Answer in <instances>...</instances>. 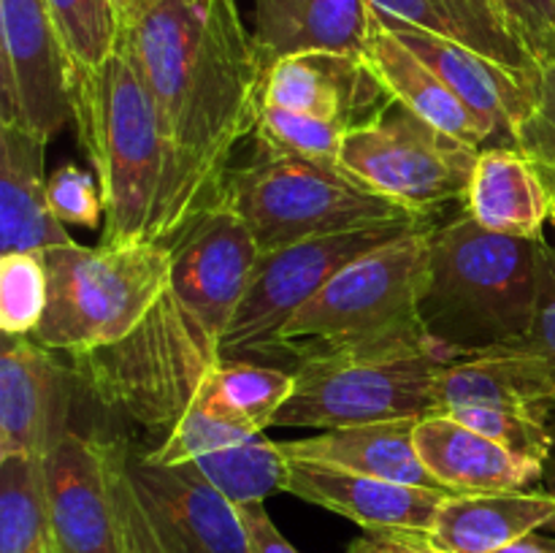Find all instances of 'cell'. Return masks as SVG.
Wrapping results in <instances>:
<instances>
[{
  "instance_id": "6da1fadb",
  "label": "cell",
  "mask_w": 555,
  "mask_h": 553,
  "mask_svg": "<svg viewBox=\"0 0 555 553\" xmlns=\"http://www.w3.org/2000/svg\"><path fill=\"white\" fill-rule=\"evenodd\" d=\"M117 49L144 79L168 146L157 244L217 204L236 146L255 133L266 65L236 0H152Z\"/></svg>"
},
{
  "instance_id": "7a4b0ae2",
  "label": "cell",
  "mask_w": 555,
  "mask_h": 553,
  "mask_svg": "<svg viewBox=\"0 0 555 553\" xmlns=\"http://www.w3.org/2000/svg\"><path fill=\"white\" fill-rule=\"evenodd\" d=\"M168 247L171 280L144 320L117 345L70 356L76 380L103 410L163 437L222 361L260 258L249 226L225 204L201 211Z\"/></svg>"
},
{
  "instance_id": "3957f363",
  "label": "cell",
  "mask_w": 555,
  "mask_h": 553,
  "mask_svg": "<svg viewBox=\"0 0 555 553\" xmlns=\"http://www.w3.org/2000/svg\"><path fill=\"white\" fill-rule=\"evenodd\" d=\"M542 244L488 231L466 211L434 228L417 304L423 334L453 352L520 345L534 320Z\"/></svg>"
},
{
  "instance_id": "277c9868",
  "label": "cell",
  "mask_w": 555,
  "mask_h": 553,
  "mask_svg": "<svg viewBox=\"0 0 555 553\" xmlns=\"http://www.w3.org/2000/svg\"><path fill=\"white\" fill-rule=\"evenodd\" d=\"M68 85L76 136L101 184V244L133 247L155 242L166 198L168 146L144 79L114 49L98 68L70 63Z\"/></svg>"
},
{
  "instance_id": "5b68a950",
  "label": "cell",
  "mask_w": 555,
  "mask_h": 553,
  "mask_svg": "<svg viewBox=\"0 0 555 553\" xmlns=\"http://www.w3.org/2000/svg\"><path fill=\"white\" fill-rule=\"evenodd\" d=\"M453 350L423 331L361 345L304 350L296 385L274 417L282 428H345L437 412V377Z\"/></svg>"
},
{
  "instance_id": "8992f818",
  "label": "cell",
  "mask_w": 555,
  "mask_h": 553,
  "mask_svg": "<svg viewBox=\"0 0 555 553\" xmlns=\"http://www.w3.org/2000/svg\"><path fill=\"white\" fill-rule=\"evenodd\" d=\"M217 204L247 222L260 253L312 236L423 217L374 193L341 163L276 155L263 146L231 166Z\"/></svg>"
},
{
  "instance_id": "52a82bcc",
  "label": "cell",
  "mask_w": 555,
  "mask_h": 553,
  "mask_svg": "<svg viewBox=\"0 0 555 553\" xmlns=\"http://www.w3.org/2000/svg\"><path fill=\"white\" fill-rule=\"evenodd\" d=\"M49 304L33 339L70 356L117 345L144 320L171 280L168 244L54 247L43 253Z\"/></svg>"
},
{
  "instance_id": "ba28073f",
  "label": "cell",
  "mask_w": 555,
  "mask_h": 553,
  "mask_svg": "<svg viewBox=\"0 0 555 553\" xmlns=\"http://www.w3.org/2000/svg\"><path fill=\"white\" fill-rule=\"evenodd\" d=\"M434 226L404 233L347 263L282 331V347L325 350L417 334V304Z\"/></svg>"
},
{
  "instance_id": "9c48e42d",
  "label": "cell",
  "mask_w": 555,
  "mask_h": 553,
  "mask_svg": "<svg viewBox=\"0 0 555 553\" xmlns=\"http://www.w3.org/2000/svg\"><path fill=\"white\" fill-rule=\"evenodd\" d=\"M477 155L480 150L393 101L374 123L345 136L339 163L383 198L431 217L442 204L464 201Z\"/></svg>"
},
{
  "instance_id": "30bf717a",
  "label": "cell",
  "mask_w": 555,
  "mask_h": 553,
  "mask_svg": "<svg viewBox=\"0 0 555 553\" xmlns=\"http://www.w3.org/2000/svg\"><path fill=\"white\" fill-rule=\"evenodd\" d=\"M426 226H431V217H412L385 226L312 236L260 253L253 282L222 342V358L282 350V331L293 314L312 301L347 263Z\"/></svg>"
},
{
  "instance_id": "8fae6325",
  "label": "cell",
  "mask_w": 555,
  "mask_h": 553,
  "mask_svg": "<svg viewBox=\"0 0 555 553\" xmlns=\"http://www.w3.org/2000/svg\"><path fill=\"white\" fill-rule=\"evenodd\" d=\"M68 65L47 0H0V123L47 141L74 123Z\"/></svg>"
},
{
  "instance_id": "7c38bea8",
  "label": "cell",
  "mask_w": 555,
  "mask_h": 553,
  "mask_svg": "<svg viewBox=\"0 0 555 553\" xmlns=\"http://www.w3.org/2000/svg\"><path fill=\"white\" fill-rule=\"evenodd\" d=\"M41 466L54 553H125L112 439L70 428Z\"/></svg>"
},
{
  "instance_id": "4fadbf2b",
  "label": "cell",
  "mask_w": 555,
  "mask_h": 553,
  "mask_svg": "<svg viewBox=\"0 0 555 553\" xmlns=\"http://www.w3.org/2000/svg\"><path fill=\"white\" fill-rule=\"evenodd\" d=\"M128 475L168 553H253L238 504L195 464H152L128 448Z\"/></svg>"
},
{
  "instance_id": "5bb4252c",
  "label": "cell",
  "mask_w": 555,
  "mask_h": 553,
  "mask_svg": "<svg viewBox=\"0 0 555 553\" xmlns=\"http://www.w3.org/2000/svg\"><path fill=\"white\" fill-rule=\"evenodd\" d=\"M74 369L33 336L3 334L0 347V461H43L70 432Z\"/></svg>"
},
{
  "instance_id": "9a60e30c",
  "label": "cell",
  "mask_w": 555,
  "mask_h": 553,
  "mask_svg": "<svg viewBox=\"0 0 555 553\" xmlns=\"http://www.w3.org/2000/svg\"><path fill=\"white\" fill-rule=\"evenodd\" d=\"M260 103L352 133L393 103L363 54L301 52L266 68Z\"/></svg>"
},
{
  "instance_id": "2e32d148",
  "label": "cell",
  "mask_w": 555,
  "mask_h": 553,
  "mask_svg": "<svg viewBox=\"0 0 555 553\" xmlns=\"http://www.w3.org/2000/svg\"><path fill=\"white\" fill-rule=\"evenodd\" d=\"M377 20L399 38L404 47H410L477 117L486 119L504 144H515V130L520 128L534 106L537 76L518 74L475 49L455 43L450 38L434 36L421 27L401 22L396 16L379 14Z\"/></svg>"
},
{
  "instance_id": "e0dca14e",
  "label": "cell",
  "mask_w": 555,
  "mask_h": 553,
  "mask_svg": "<svg viewBox=\"0 0 555 553\" xmlns=\"http://www.w3.org/2000/svg\"><path fill=\"white\" fill-rule=\"evenodd\" d=\"M285 491L304 502L345 515L366 531H423V535L431 529L444 499L453 497L437 488L379 480V477L304 459H287Z\"/></svg>"
},
{
  "instance_id": "ac0fdd59",
  "label": "cell",
  "mask_w": 555,
  "mask_h": 553,
  "mask_svg": "<svg viewBox=\"0 0 555 553\" xmlns=\"http://www.w3.org/2000/svg\"><path fill=\"white\" fill-rule=\"evenodd\" d=\"M459 407L502 410H555V374L551 363L526 345L459 352L437 377V412Z\"/></svg>"
},
{
  "instance_id": "d6986e66",
  "label": "cell",
  "mask_w": 555,
  "mask_h": 553,
  "mask_svg": "<svg viewBox=\"0 0 555 553\" xmlns=\"http://www.w3.org/2000/svg\"><path fill=\"white\" fill-rule=\"evenodd\" d=\"M47 139L0 123V255L70 247L74 236L49 204Z\"/></svg>"
},
{
  "instance_id": "ffe728a7",
  "label": "cell",
  "mask_w": 555,
  "mask_h": 553,
  "mask_svg": "<svg viewBox=\"0 0 555 553\" xmlns=\"http://www.w3.org/2000/svg\"><path fill=\"white\" fill-rule=\"evenodd\" d=\"M415 445L426 470L450 493L520 491L545 472V464L509 453L448 412L417 421Z\"/></svg>"
},
{
  "instance_id": "44dd1931",
  "label": "cell",
  "mask_w": 555,
  "mask_h": 553,
  "mask_svg": "<svg viewBox=\"0 0 555 553\" xmlns=\"http://www.w3.org/2000/svg\"><path fill=\"white\" fill-rule=\"evenodd\" d=\"M372 5V3H369ZM363 57L372 65L374 74L385 85L396 103L410 108L421 119H426L434 128L444 130L453 139L486 150V146L504 144L502 136L491 128L482 117H477L410 47L399 41L383 22L377 20L372 9V22H369L366 47Z\"/></svg>"
},
{
  "instance_id": "7402d4cb",
  "label": "cell",
  "mask_w": 555,
  "mask_h": 553,
  "mask_svg": "<svg viewBox=\"0 0 555 553\" xmlns=\"http://www.w3.org/2000/svg\"><path fill=\"white\" fill-rule=\"evenodd\" d=\"M466 215L507 236L542 239L555 220V193L545 173L515 144L480 150L464 195Z\"/></svg>"
},
{
  "instance_id": "603a6c76",
  "label": "cell",
  "mask_w": 555,
  "mask_h": 553,
  "mask_svg": "<svg viewBox=\"0 0 555 553\" xmlns=\"http://www.w3.org/2000/svg\"><path fill=\"white\" fill-rule=\"evenodd\" d=\"M555 524V493H453L426 537L442 553H499Z\"/></svg>"
},
{
  "instance_id": "cb8c5ba5",
  "label": "cell",
  "mask_w": 555,
  "mask_h": 553,
  "mask_svg": "<svg viewBox=\"0 0 555 553\" xmlns=\"http://www.w3.org/2000/svg\"><path fill=\"white\" fill-rule=\"evenodd\" d=\"M255 43L263 65L301 52L363 54L369 0H253Z\"/></svg>"
},
{
  "instance_id": "d4e9b609",
  "label": "cell",
  "mask_w": 555,
  "mask_h": 553,
  "mask_svg": "<svg viewBox=\"0 0 555 553\" xmlns=\"http://www.w3.org/2000/svg\"><path fill=\"white\" fill-rule=\"evenodd\" d=\"M417 421L423 417L328 428L314 437L282 442V450L287 459L320 461V464L339 466V470L358 472V475H372L379 480L444 491L417 453Z\"/></svg>"
},
{
  "instance_id": "484cf974",
  "label": "cell",
  "mask_w": 555,
  "mask_h": 553,
  "mask_svg": "<svg viewBox=\"0 0 555 553\" xmlns=\"http://www.w3.org/2000/svg\"><path fill=\"white\" fill-rule=\"evenodd\" d=\"M379 14L450 38L475 49L507 68L526 76H540V63L531 57L509 22L493 0H369Z\"/></svg>"
},
{
  "instance_id": "4316f807",
  "label": "cell",
  "mask_w": 555,
  "mask_h": 553,
  "mask_svg": "<svg viewBox=\"0 0 555 553\" xmlns=\"http://www.w3.org/2000/svg\"><path fill=\"white\" fill-rule=\"evenodd\" d=\"M296 377L247 358H222L195 394L193 404L247 434L274 426L280 407L291 399ZM190 404V407H193Z\"/></svg>"
},
{
  "instance_id": "83f0119b",
  "label": "cell",
  "mask_w": 555,
  "mask_h": 553,
  "mask_svg": "<svg viewBox=\"0 0 555 553\" xmlns=\"http://www.w3.org/2000/svg\"><path fill=\"white\" fill-rule=\"evenodd\" d=\"M195 470L215 483L233 504L266 502L285 491L287 455L282 442H271L263 432L190 461Z\"/></svg>"
},
{
  "instance_id": "f1b7e54d",
  "label": "cell",
  "mask_w": 555,
  "mask_h": 553,
  "mask_svg": "<svg viewBox=\"0 0 555 553\" xmlns=\"http://www.w3.org/2000/svg\"><path fill=\"white\" fill-rule=\"evenodd\" d=\"M0 553H54L41 461H0Z\"/></svg>"
},
{
  "instance_id": "f546056e",
  "label": "cell",
  "mask_w": 555,
  "mask_h": 553,
  "mask_svg": "<svg viewBox=\"0 0 555 553\" xmlns=\"http://www.w3.org/2000/svg\"><path fill=\"white\" fill-rule=\"evenodd\" d=\"M70 63L98 68L114 54L119 22L112 0H47Z\"/></svg>"
},
{
  "instance_id": "4dcf8cb0",
  "label": "cell",
  "mask_w": 555,
  "mask_h": 553,
  "mask_svg": "<svg viewBox=\"0 0 555 553\" xmlns=\"http://www.w3.org/2000/svg\"><path fill=\"white\" fill-rule=\"evenodd\" d=\"M49 304V269L43 253L0 255V329L30 336Z\"/></svg>"
},
{
  "instance_id": "1f68e13d",
  "label": "cell",
  "mask_w": 555,
  "mask_h": 553,
  "mask_svg": "<svg viewBox=\"0 0 555 553\" xmlns=\"http://www.w3.org/2000/svg\"><path fill=\"white\" fill-rule=\"evenodd\" d=\"M345 136V130L334 128V125L280 106H269V103H260L258 125H255V144L263 150L320 163H339Z\"/></svg>"
},
{
  "instance_id": "d6a6232c",
  "label": "cell",
  "mask_w": 555,
  "mask_h": 553,
  "mask_svg": "<svg viewBox=\"0 0 555 553\" xmlns=\"http://www.w3.org/2000/svg\"><path fill=\"white\" fill-rule=\"evenodd\" d=\"M455 421L466 423L493 439L509 453L545 464L553 450V432L547 426V415L531 410H502V407H459L448 412Z\"/></svg>"
},
{
  "instance_id": "836d02e7",
  "label": "cell",
  "mask_w": 555,
  "mask_h": 553,
  "mask_svg": "<svg viewBox=\"0 0 555 553\" xmlns=\"http://www.w3.org/2000/svg\"><path fill=\"white\" fill-rule=\"evenodd\" d=\"M515 146L540 166L555 193V63L540 68L534 106L515 130Z\"/></svg>"
},
{
  "instance_id": "e575fe53",
  "label": "cell",
  "mask_w": 555,
  "mask_h": 553,
  "mask_svg": "<svg viewBox=\"0 0 555 553\" xmlns=\"http://www.w3.org/2000/svg\"><path fill=\"white\" fill-rule=\"evenodd\" d=\"M49 204L65 226L95 228L103 217L101 184L74 163H65L49 177Z\"/></svg>"
},
{
  "instance_id": "d590c367",
  "label": "cell",
  "mask_w": 555,
  "mask_h": 553,
  "mask_svg": "<svg viewBox=\"0 0 555 553\" xmlns=\"http://www.w3.org/2000/svg\"><path fill=\"white\" fill-rule=\"evenodd\" d=\"M114 450V491H117L119 520H122V540L125 553H168L152 524L150 513L141 504L133 483L128 475V445L112 439Z\"/></svg>"
},
{
  "instance_id": "8d00e7d4",
  "label": "cell",
  "mask_w": 555,
  "mask_h": 553,
  "mask_svg": "<svg viewBox=\"0 0 555 553\" xmlns=\"http://www.w3.org/2000/svg\"><path fill=\"white\" fill-rule=\"evenodd\" d=\"M531 57L555 63V0H493Z\"/></svg>"
},
{
  "instance_id": "74e56055",
  "label": "cell",
  "mask_w": 555,
  "mask_h": 553,
  "mask_svg": "<svg viewBox=\"0 0 555 553\" xmlns=\"http://www.w3.org/2000/svg\"><path fill=\"white\" fill-rule=\"evenodd\" d=\"M520 345L531 347L551 363L555 374V244H542L540 258V291H537L534 320L529 336Z\"/></svg>"
},
{
  "instance_id": "f35d334b",
  "label": "cell",
  "mask_w": 555,
  "mask_h": 553,
  "mask_svg": "<svg viewBox=\"0 0 555 553\" xmlns=\"http://www.w3.org/2000/svg\"><path fill=\"white\" fill-rule=\"evenodd\" d=\"M238 513H242L244 526H247L253 553H298L296 548L285 540V535L276 529L271 515L266 513L263 502L238 504Z\"/></svg>"
},
{
  "instance_id": "ab89813d",
  "label": "cell",
  "mask_w": 555,
  "mask_h": 553,
  "mask_svg": "<svg viewBox=\"0 0 555 553\" xmlns=\"http://www.w3.org/2000/svg\"><path fill=\"white\" fill-rule=\"evenodd\" d=\"M347 553H442L423 531H366Z\"/></svg>"
},
{
  "instance_id": "60d3db41",
  "label": "cell",
  "mask_w": 555,
  "mask_h": 553,
  "mask_svg": "<svg viewBox=\"0 0 555 553\" xmlns=\"http://www.w3.org/2000/svg\"><path fill=\"white\" fill-rule=\"evenodd\" d=\"M499 553H555V537H542L540 531H534V535L524 537L520 542H515V545L504 548Z\"/></svg>"
},
{
  "instance_id": "b9f144b4",
  "label": "cell",
  "mask_w": 555,
  "mask_h": 553,
  "mask_svg": "<svg viewBox=\"0 0 555 553\" xmlns=\"http://www.w3.org/2000/svg\"><path fill=\"white\" fill-rule=\"evenodd\" d=\"M553 222H555V220H553Z\"/></svg>"
}]
</instances>
